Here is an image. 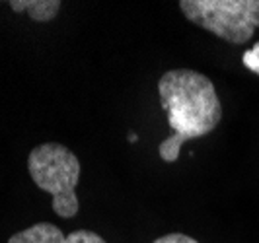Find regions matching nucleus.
Returning <instances> with one entry per match:
<instances>
[{"label": "nucleus", "instance_id": "5", "mask_svg": "<svg viewBox=\"0 0 259 243\" xmlns=\"http://www.w3.org/2000/svg\"><path fill=\"white\" fill-rule=\"evenodd\" d=\"M59 0H12L10 8L14 12H27L35 22H51L61 10Z\"/></svg>", "mask_w": 259, "mask_h": 243}, {"label": "nucleus", "instance_id": "7", "mask_svg": "<svg viewBox=\"0 0 259 243\" xmlns=\"http://www.w3.org/2000/svg\"><path fill=\"white\" fill-rule=\"evenodd\" d=\"M242 61H244V66H246L247 70H251V72L259 74V41L249 49V51L244 53Z\"/></svg>", "mask_w": 259, "mask_h": 243}, {"label": "nucleus", "instance_id": "2", "mask_svg": "<svg viewBox=\"0 0 259 243\" xmlns=\"http://www.w3.org/2000/svg\"><path fill=\"white\" fill-rule=\"evenodd\" d=\"M27 171L39 189L51 192V206L57 216H76L80 208L76 195L80 162L76 154L59 142L39 144L27 156Z\"/></svg>", "mask_w": 259, "mask_h": 243}, {"label": "nucleus", "instance_id": "1", "mask_svg": "<svg viewBox=\"0 0 259 243\" xmlns=\"http://www.w3.org/2000/svg\"><path fill=\"white\" fill-rule=\"evenodd\" d=\"M158 93L171 130L168 138L160 142L158 154L166 164H174L180 158L183 142L207 136L219 127L221 100L210 78L191 68H176L162 74Z\"/></svg>", "mask_w": 259, "mask_h": 243}, {"label": "nucleus", "instance_id": "8", "mask_svg": "<svg viewBox=\"0 0 259 243\" xmlns=\"http://www.w3.org/2000/svg\"><path fill=\"white\" fill-rule=\"evenodd\" d=\"M154 243H199L197 239L185 235V233H168V235H162L158 237Z\"/></svg>", "mask_w": 259, "mask_h": 243}, {"label": "nucleus", "instance_id": "3", "mask_svg": "<svg viewBox=\"0 0 259 243\" xmlns=\"http://www.w3.org/2000/svg\"><path fill=\"white\" fill-rule=\"evenodd\" d=\"M183 16L222 41L242 45L259 27V0H182Z\"/></svg>", "mask_w": 259, "mask_h": 243}, {"label": "nucleus", "instance_id": "4", "mask_svg": "<svg viewBox=\"0 0 259 243\" xmlns=\"http://www.w3.org/2000/svg\"><path fill=\"white\" fill-rule=\"evenodd\" d=\"M65 239L66 235H63L61 228L49 222H39L27 230L14 233L8 243H65Z\"/></svg>", "mask_w": 259, "mask_h": 243}, {"label": "nucleus", "instance_id": "6", "mask_svg": "<svg viewBox=\"0 0 259 243\" xmlns=\"http://www.w3.org/2000/svg\"><path fill=\"white\" fill-rule=\"evenodd\" d=\"M65 243H107V241H105L102 235H98V233H94L90 230H76L66 235Z\"/></svg>", "mask_w": 259, "mask_h": 243}]
</instances>
